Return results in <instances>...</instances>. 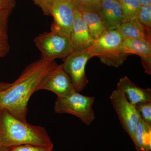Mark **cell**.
<instances>
[{
  "instance_id": "1",
  "label": "cell",
  "mask_w": 151,
  "mask_h": 151,
  "mask_svg": "<svg viewBox=\"0 0 151 151\" xmlns=\"http://www.w3.org/2000/svg\"><path fill=\"white\" fill-rule=\"evenodd\" d=\"M57 64L54 60L40 58L26 68L8 88L0 92V108L8 111L18 119L27 121L29 99L42 80Z\"/></svg>"
},
{
  "instance_id": "2",
  "label": "cell",
  "mask_w": 151,
  "mask_h": 151,
  "mask_svg": "<svg viewBox=\"0 0 151 151\" xmlns=\"http://www.w3.org/2000/svg\"><path fill=\"white\" fill-rule=\"evenodd\" d=\"M53 145L45 128L29 124L0 108V147Z\"/></svg>"
},
{
  "instance_id": "3",
  "label": "cell",
  "mask_w": 151,
  "mask_h": 151,
  "mask_svg": "<svg viewBox=\"0 0 151 151\" xmlns=\"http://www.w3.org/2000/svg\"><path fill=\"white\" fill-rule=\"evenodd\" d=\"M124 38L118 29L108 30L89 47L94 57L108 66L118 67L122 65L129 55L124 52Z\"/></svg>"
},
{
  "instance_id": "4",
  "label": "cell",
  "mask_w": 151,
  "mask_h": 151,
  "mask_svg": "<svg viewBox=\"0 0 151 151\" xmlns=\"http://www.w3.org/2000/svg\"><path fill=\"white\" fill-rule=\"evenodd\" d=\"M94 100V97L85 96L74 91L65 96L57 97L55 103V111L58 114L73 115L89 126L95 119L93 109Z\"/></svg>"
},
{
  "instance_id": "5",
  "label": "cell",
  "mask_w": 151,
  "mask_h": 151,
  "mask_svg": "<svg viewBox=\"0 0 151 151\" xmlns=\"http://www.w3.org/2000/svg\"><path fill=\"white\" fill-rule=\"evenodd\" d=\"M34 42L41 54V58L46 60H64L74 51L70 37L55 31L40 34L34 39Z\"/></svg>"
},
{
  "instance_id": "6",
  "label": "cell",
  "mask_w": 151,
  "mask_h": 151,
  "mask_svg": "<svg viewBox=\"0 0 151 151\" xmlns=\"http://www.w3.org/2000/svg\"><path fill=\"white\" fill-rule=\"evenodd\" d=\"M110 99L122 127L133 141L141 119L137 108L127 100L124 92L118 87L112 92Z\"/></svg>"
},
{
  "instance_id": "7",
  "label": "cell",
  "mask_w": 151,
  "mask_h": 151,
  "mask_svg": "<svg viewBox=\"0 0 151 151\" xmlns=\"http://www.w3.org/2000/svg\"><path fill=\"white\" fill-rule=\"evenodd\" d=\"M93 57L89 48L82 51H73L63 60L64 62L61 65L76 92H81L89 83L85 67L87 61Z\"/></svg>"
},
{
  "instance_id": "8",
  "label": "cell",
  "mask_w": 151,
  "mask_h": 151,
  "mask_svg": "<svg viewBox=\"0 0 151 151\" xmlns=\"http://www.w3.org/2000/svg\"><path fill=\"white\" fill-rule=\"evenodd\" d=\"M75 12V8L72 0H54L50 15L53 19L51 30L70 37Z\"/></svg>"
},
{
  "instance_id": "9",
  "label": "cell",
  "mask_w": 151,
  "mask_h": 151,
  "mask_svg": "<svg viewBox=\"0 0 151 151\" xmlns=\"http://www.w3.org/2000/svg\"><path fill=\"white\" fill-rule=\"evenodd\" d=\"M47 90L57 97H62L75 91L72 82L61 64H57L47 73L37 87V91Z\"/></svg>"
},
{
  "instance_id": "10",
  "label": "cell",
  "mask_w": 151,
  "mask_h": 151,
  "mask_svg": "<svg viewBox=\"0 0 151 151\" xmlns=\"http://www.w3.org/2000/svg\"><path fill=\"white\" fill-rule=\"evenodd\" d=\"M97 13L108 30L118 29L125 22L119 1L102 0Z\"/></svg>"
},
{
  "instance_id": "11",
  "label": "cell",
  "mask_w": 151,
  "mask_h": 151,
  "mask_svg": "<svg viewBox=\"0 0 151 151\" xmlns=\"http://www.w3.org/2000/svg\"><path fill=\"white\" fill-rule=\"evenodd\" d=\"M70 37L73 43L74 51L87 49L91 47L94 42L81 15L76 9Z\"/></svg>"
},
{
  "instance_id": "12",
  "label": "cell",
  "mask_w": 151,
  "mask_h": 151,
  "mask_svg": "<svg viewBox=\"0 0 151 151\" xmlns=\"http://www.w3.org/2000/svg\"><path fill=\"white\" fill-rule=\"evenodd\" d=\"M123 47L128 54H136L140 57L145 72L151 74V40L124 39Z\"/></svg>"
},
{
  "instance_id": "13",
  "label": "cell",
  "mask_w": 151,
  "mask_h": 151,
  "mask_svg": "<svg viewBox=\"0 0 151 151\" xmlns=\"http://www.w3.org/2000/svg\"><path fill=\"white\" fill-rule=\"evenodd\" d=\"M117 87L123 91L127 100L133 105L151 101V89L139 87L127 76L120 78Z\"/></svg>"
},
{
  "instance_id": "14",
  "label": "cell",
  "mask_w": 151,
  "mask_h": 151,
  "mask_svg": "<svg viewBox=\"0 0 151 151\" xmlns=\"http://www.w3.org/2000/svg\"><path fill=\"white\" fill-rule=\"evenodd\" d=\"M118 30L124 39L151 40V29L143 25L137 19L124 22Z\"/></svg>"
},
{
  "instance_id": "15",
  "label": "cell",
  "mask_w": 151,
  "mask_h": 151,
  "mask_svg": "<svg viewBox=\"0 0 151 151\" xmlns=\"http://www.w3.org/2000/svg\"><path fill=\"white\" fill-rule=\"evenodd\" d=\"M77 11L81 15L90 35L94 41L98 39L108 31L97 12L92 11Z\"/></svg>"
},
{
  "instance_id": "16",
  "label": "cell",
  "mask_w": 151,
  "mask_h": 151,
  "mask_svg": "<svg viewBox=\"0 0 151 151\" xmlns=\"http://www.w3.org/2000/svg\"><path fill=\"white\" fill-rule=\"evenodd\" d=\"M151 125L141 119L136 129L133 142L137 151H151Z\"/></svg>"
},
{
  "instance_id": "17",
  "label": "cell",
  "mask_w": 151,
  "mask_h": 151,
  "mask_svg": "<svg viewBox=\"0 0 151 151\" xmlns=\"http://www.w3.org/2000/svg\"><path fill=\"white\" fill-rule=\"evenodd\" d=\"M125 21L137 19L141 5L138 0H120Z\"/></svg>"
},
{
  "instance_id": "18",
  "label": "cell",
  "mask_w": 151,
  "mask_h": 151,
  "mask_svg": "<svg viewBox=\"0 0 151 151\" xmlns=\"http://www.w3.org/2000/svg\"><path fill=\"white\" fill-rule=\"evenodd\" d=\"M102 0H72L78 11H92L97 12Z\"/></svg>"
},
{
  "instance_id": "19",
  "label": "cell",
  "mask_w": 151,
  "mask_h": 151,
  "mask_svg": "<svg viewBox=\"0 0 151 151\" xmlns=\"http://www.w3.org/2000/svg\"><path fill=\"white\" fill-rule=\"evenodd\" d=\"M13 9H0V38L8 40L9 19Z\"/></svg>"
},
{
  "instance_id": "20",
  "label": "cell",
  "mask_w": 151,
  "mask_h": 151,
  "mask_svg": "<svg viewBox=\"0 0 151 151\" xmlns=\"http://www.w3.org/2000/svg\"><path fill=\"white\" fill-rule=\"evenodd\" d=\"M53 145L39 146L32 145H20L5 147V151H52Z\"/></svg>"
},
{
  "instance_id": "21",
  "label": "cell",
  "mask_w": 151,
  "mask_h": 151,
  "mask_svg": "<svg viewBox=\"0 0 151 151\" xmlns=\"http://www.w3.org/2000/svg\"><path fill=\"white\" fill-rule=\"evenodd\" d=\"M135 106L141 119L146 124L151 125V101L139 103Z\"/></svg>"
},
{
  "instance_id": "22",
  "label": "cell",
  "mask_w": 151,
  "mask_h": 151,
  "mask_svg": "<svg viewBox=\"0 0 151 151\" xmlns=\"http://www.w3.org/2000/svg\"><path fill=\"white\" fill-rule=\"evenodd\" d=\"M137 19L145 27L151 29V5L141 6Z\"/></svg>"
},
{
  "instance_id": "23",
  "label": "cell",
  "mask_w": 151,
  "mask_h": 151,
  "mask_svg": "<svg viewBox=\"0 0 151 151\" xmlns=\"http://www.w3.org/2000/svg\"><path fill=\"white\" fill-rule=\"evenodd\" d=\"M35 4L39 7L44 14L51 15L52 6L54 0H32Z\"/></svg>"
},
{
  "instance_id": "24",
  "label": "cell",
  "mask_w": 151,
  "mask_h": 151,
  "mask_svg": "<svg viewBox=\"0 0 151 151\" xmlns=\"http://www.w3.org/2000/svg\"><path fill=\"white\" fill-rule=\"evenodd\" d=\"M8 40L0 38V58L4 57L9 51Z\"/></svg>"
},
{
  "instance_id": "25",
  "label": "cell",
  "mask_w": 151,
  "mask_h": 151,
  "mask_svg": "<svg viewBox=\"0 0 151 151\" xmlns=\"http://www.w3.org/2000/svg\"><path fill=\"white\" fill-rule=\"evenodd\" d=\"M16 5L15 0H0V9H13Z\"/></svg>"
},
{
  "instance_id": "26",
  "label": "cell",
  "mask_w": 151,
  "mask_h": 151,
  "mask_svg": "<svg viewBox=\"0 0 151 151\" xmlns=\"http://www.w3.org/2000/svg\"><path fill=\"white\" fill-rule=\"evenodd\" d=\"M11 84L12 83L0 81V92L8 88L10 86Z\"/></svg>"
},
{
  "instance_id": "27",
  "label": "cell",
  "mask_w": 151,
  "mask_h": 151,
  "mask_svg": "<svg viewBox=\"0 0 151 151\" xmlns=\"http://www.w3.org/2000/svg\"><path fill=\"white\" fill-rule=\"evenodd\" d=\"M141 6L151 5V0H138Z\"/></svg>"
},
{
  "instance_id": "28",
  "label": "cell",
  "mask_w": 151,
  "mask_h": 151,
  "mask_svg": "<svg viewBox=\"0 0 151 151\" xmlns=\"http://www.w3.org/2000/svg\"><path fill=\"white\" fill-rule=\"evenodd\" d=\"M5 147H0V151H5Z\"/></svg>"
},
{
  "instance_id": "29",
  "label": "cell",
  "mask_w": 151,
  "mask_h": 151,
  "mask_svg": "<svg viewBox=\"0 0 151 151\" xmlns=\"http://www.w3.org/2000/svg\"><path fill=\"white\" fill-rule=\"evenodd\" d=\"M116 1H120V0H116Z\"/></svg>"
}]
</instances>
